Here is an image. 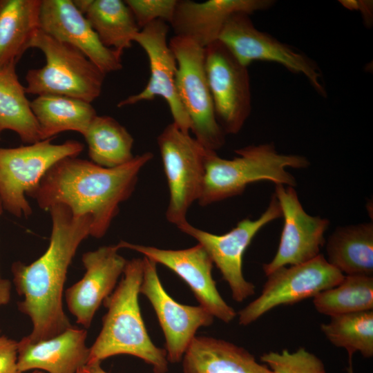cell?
Returning a JSON list of instances; mask_svg holds the SVG:
<instances>
[{
    "instance_id": "obj_1",
    "label": "cell",
    "mask_w": 373,
    "mask_h": 373,
    "mask_svg": "<svg viewBox=\"0 0 373 373\" xmlns=\"http://www.w3.org/2000/svg\"><path fill=\"white\" fill-rule=\"evenodd\" d=\"M52 229L45 253L30 265L12 263L13 283L23 300L19 310L31 320L32 332L26 336L37 342L57 336L72 327L63 309L66 274L81 242L90 236L88 216L74 215L65 205L51 207Z\"/></svg>"
},
{
    "instance_id": "obj_2",
    "label": "cell",
    "mask_w": 373,
    "mask_h": 373,
    "mask_svg": "<svg viewBox=\"0 0 373 373\" xmlns=\"http://www.w3.org/2000/svg\"><path fill=\"white\" fill-rule=\"evenodd\" d=\"M153 157L146 152L115 168L102 167L78 156L67 157L49 169L27 196L42 210L63 204L74 215L88 216L90 236L100 238L118 214L120 204L132 195L140 171Z\"/></svg>"
},
{
    "instance_id": "obj_3",
    "label": "cell",
    "mask_w": 373,
    "mask_h": 373,
    "mask_svg": "<svg viewBox=\"0 0 373 373\" xmlns=\"http://www.w3.org/2000/svg\"><path fill=\"white\" fill-rule=\"evenodd\" d=\"M143 268V258L128 260L121 281L103 301L107 312L102 329L90 347L88 363L128 354L151 365L154 373L168 372L166 352L152 342L140 312L138 296Z\"/></svg>"
},
{
    "instance_id": "obj_4",
    "label": "cell",
    "mask_w": 373,
    "mask_h": 373,
    "mask_svg": "<svg viewBox=\"0 0 373 373\" xmlns=\"http://www.w3.org/2000/svg\"><path fill=\"white\" fill-rule=\"evenodd\" d=\"M238 155L231 160L219 157L209 151L205 161L201 206L242 194L254 182H272L294 187L296 180L286 168L305 169L309 166L304 156L279 153L274 143L249 145L235 151Z\"/></svg>"
},
{
    "instance_id": "obj_5",
    "label": "cell",
    "mask_w": 373,
    "mask_h": 373,
    "mask_svg": "<svg viewBox=\"0 0 373 373\" xmlns=\"http://www.w3.org/2000/svg\"><path fill=\"white\" fill-rule=\"evenodd\" d=\"M30 48L40 50L46 63L26 73L27 94L62 95L90 104L99 97L106 75L78 49L40 30Z\"/></svg>"
},
{
    "instance_id": "obj_6",
    "label": "cell",
    "mask_w": 373,
    "mask_h": 373,
    "mask_svg": "<svg viewBox=\"0 0 373 373\" xmlns=\"http://www.w3.org/2000/svg\"><path fill=\"white\" fill-rule=\"evenodd\" d=\"M52 139L17 147H0V198L3 209L17 218L32 213L26 198L46 173L67 157H77L84 144L69 140L52 144Z\"/></svg>"
},
{
    "instance_id": "obj_7",
    "label": "cell",
    "mask_w": 373,
    "mask_h": 373,
    "mask_svg": "<svg viewBox=\"0 0 373 373\" xmlns=\"http://www.w3.org/2000/svg\"><path fill=\"white\" fill-rule=\"evenodd\" d=\"M169 46L177 61L176 90L191 121V131L205 149L216 152L224 144L225 134L215 115L205 72L204 48L178 35L171 39Z\"/></svg>"
},
{
    "instance_id": "obj_8",
    "label": "cell",
    "mask_w": 373,
    "mask_h": 373,
    "mask_svg": "<svg viewBox=\"0 0 373 373\" xmlns=\"http://www.w3.org/2000/svg\"><path fill=\"white\" fill-rule=\"evenodd\" d=\"M157 142L169 192L166 217L178 227L187 221L188 210L200 197L209 150L173 122L164 128Z\"/></svg>"
},
{
    "instance_id": "obj_9",
    "label": "cell",
    "mask_w": 373,
    "mask_h": 373,
    "mask_svg": "<svg viewBox=\"0 0 373 373\" xmlns=\"http://www.w3.org/2000/svg\"><path fill=\"white\" fill-rule=\"evenodd\" d=\"M344 276L321 254L307 262L280 267L267 276L260 295L238 312V323L246 326L276 307L314 298L337 285Z\"/></svg>"
},
{
    "instance_id": "obj_10",
    "label": "cell",
    "mask_w": 373,
    "mask_h": 373,
    "mask_svg": "<svg viewBox=\"0 0 373 373\" xmlns=\"http://www.w3.org/2000/svg\"><path fill=\"white\" fill-rule=\"evenodd\" d=\"M282 217L280 204L272 195L267 209L256 220L245 218L229 231L213 234L191 225L188 221L178 227L193 238L206 250L231 289L232 298L242 302L255 294V285L242 272L244 254L257 233L268 223Z\"/></svg>"
},
{
    "instance_id": "obj_11",
    "label": "cell",
    "mask_w": 373,
    "mask_h": 373,
    "mask_svg": "<svg viewBox=\"0 0 373 373\" xmlns=\"http://www.w3.org/2000/svg\"><path fill=\"white\" fill-rule=\"evenodd\" d=\"M245 66L254 61H267L283 65L294 73L303 75L316 92L325 97L322 73L316 62L305 54L257 29L245 12L233 14L225 23L218 39Z\"/></svg>"
},
{
    "instance_id": "obj_12",
    "label": "cell",
    "mask_w": 373,
    "mask_h": 373,
    "mask_svg": "<svg viewBox=\"0 0 373 373\" xmlns=\"http://www.w3.org/2000/svg\"><path fill=\"white\" fill-rule=\"evenodd\" d=\"M204 67L217 122L225 135L236 134L251 111L248 67L220 40L204 48Z\"/></svg>"
},
{
    "instance_id": "obj_13",
    "label": "cell",
    "mask_w": 373,
    "mask_h": 373,
    "mask_svg": "<svg viewBox=\"0 0 373 373\" xmlns=\"http://www.w3.org/2000/svg\"><path fill=\"white\" fill-rule=\"evenodd\" d=\"M143 265L140 294L146 297L155 312L164 336L169 363H179L198 329L211 325L214 317L200 305H187L175 301L160 280L157 264L144 257Z\"/></svg>"
},
{
    "instance_id": "obj_14",
    "label": "cell",
    "mask_w": 373,
    "mask_h": 373,
    "mask_svg": "<svg viewBox=\"0 0 373 373\" xmlns=\"http://www.w3.org/2000/svg\"><path fill=\"white\" fill-rule=\"evenodd\" d=\"M168 31L166 22L156 20L141 29L134 37L133 41L142 47L148 57L151 76L142 91L119 102L117 107L161 97L169 107L173 122L182 131L189 133L191 123L177 93L175 79L178 66L167 42Z\"/></svg>"
},
{
    "instance_id": "obj_15",
    "label": "cell",
    "mask_w": 373,
    "mask_h": 373,
    "mask_svg": "<svg viewBox=\"0 0 373 373\" xmlns=\"http://www.w3.org/2000/svg\"><path fill=\"white\" fill-rule=\"evenodd\" d=\"M119 249L136 251L161 264L177 274L191 289L200 305L214 318L229 323L237 313L220 294L212 277L213 261L200 245L184 249H163L155 247L137 245L126 241L117 244Z\"/></svg>"
},
{
    "instance_id": "obj_16",
    "label": "cell",
    "mask_w": 373,
    "mask_h": 373,
    "mask_svg": "<svg viewBox=\"0 0 373 373\" xmlns=\"http://www.w3.org/2000/svg\"><path fill=\"white\" fill-rule=\"evenodd\" d=\"M274 194L284 225L274 257L262 266L266 276L280 267L300 264L318 256L329 225L327 218L310 216L304 210L294 187L276 184Z\"/></svg>"
},
{
    "instance_id": "obj_17",
    "label": "cell",
    "mask_w": 373,
    "mask_h": 373,
    "mask_svg": "<svg viewBox=\"0 0 373 373\" xmlns=\"http://www.w3.org/2000/svg\"><path fill=\"white\" fill-rule=\"evenodd\" d=\"M39 30L81 51L105 75L122 68V55L104 46L72 0H41Z\"/></svg>"
},
{
    "instance_id": "obj_18",
    "label": "cell",
    "mask_w": 373,
    "mask_h": 373,
    "mask_svg": "<svg viewBox=\"0 0 373 373\" xmlns=\"http://www.w3.org/2000/svg\"><path fill=\"white\" fill-rule=\"evenodd\" d=\"M117 245L102 246L82 256L86 269L83 278L68 288V308L77 323L88 328L104 299L113 291L127 262L118 254Z\"/></svg>"
},
{
    "instance_id": "obj_19",
    "label": "cell",
    "mask_w": 373,
    "mask_h": 373,
    "mask_svg": "<svg viewBox=\"0 0 373 373\" xmlns=\"http://www.w3.org/2000/svg\"><path fill=\"white\" fill-rule=\"evenodd\" d=\"M273 0H178L171 22L175 35L189 38L202 48L218 39L227 21L233 14L270 8Z\"/></svg>"
},
{
    "instance_id": "obj_20",
    "label": "cell",
    "mask_w": 373,
    "mask_h": 373,
    "mask_svg": "<svg viewBox=\"0 0 373 373\" xmlns=\"http://www.w3.org/2000/svg\"><path fill=\"white\" fill-rule=\"evenodd\" d=\"M85 329L71 327L57 336L37 342L26 336L18 342L20 372L44 370L48 373H76L88 363L90 348Z\"/></svg>"
},
{
    "instance_id": "obj_21",
    "label": "cell",
    "mask_w": 373,
    "mask_h": 373,
    "mask_svg": "<svg viewBox=\"0 0 373 373\" xmlns=\"http://www.w3.org/2000/svg\"><path fill=\"white\" fill-rule=\"evenodd\" d=\"M182 363L183 373H273L244 347L206 336H195Z\"/></svg>"
},
{
    "instance_id": "obj_22",
    "label": "cell",
    "mask_w": 373,
    "mask_h": 373,
    "mask_svg": "<svg viewBox=\"0 0 373 373\" xmlns=\"http://www.w3.org/2000/svg\"><path fill=\"white\" fill-rule=\"evenodd\" d=\"M41 0H0V70L16 68L39 30Z\"/></svg>"
},
{
    "instance_id": "obj_23",
    "label": "cell",
    "mask_w": 373,
    "mask_h": 373,
    "mask_svg": "<svg viewBox=\"0 0 373 373\" xmlns=\"http://www.w3.org/2000/svg\"><path fill=\"white\" fill-rule=\"evenodd\" d=\"M102 44L122 55L140 30L124 1L74 0Z\"/></svg>"
},
{
    "instance_id": "obj_24",
    "label": "cell",
    "mask_w": 373,
    "mask_h": 373,
    "mask_svg": "<svg viewBox=\"0 0 373 373\" xmlns=\"http://www.w3.org/2000/svg\"><path fill=\"white\" fill-rule=\"evenodd\" d=\"M327 262L346 275L373 274V224L337 227L326 242Z\"/></svg>"
},
{
    "instance_id": "obj_25",
    "label": "cell",
    "mask_w": 373,
    "mask_h": 373,
    "mask_svg": "<svg viewBox=\"0 0 373 373\" xmlns=\"http://www.w3.org/2000/svg\"><path fill=\"white\" fill-rule=\"evenodd\" d=\"M39 127L41 140L65 131L82 135L97 115L90 103L62 95H39L30 102Z\"/></svg>"
},
{
    "instance_id": "obj_26",
    "label": "cell",
    "mask_w": 373,
    "mask_h": 373,
    "mask_svg": "<svg viewBox=\"0 0 373 373\" xmlns=\"http://www.w3.org/2000/svg\"><path fill=\"white\" fill-rule=\"evenodd\" d=\"M15 68L0 70V134L11 131L32 144L41 140L40 130Z\"/></svg>"
},
{
    "instance_id": "obj_27",
    "label": "cell",
    "mask_w": 373,
    "mask_h": 373,
    "mask_svg": "<svg viewBox=\"0 0 373 373\" xmlns=\"http://www.w3.org/2000/svg\"><path fill=\"white\" fill-rule=\"evenodd\" d=\"M93 163L105 168L124 165L133 159L134 140L115 119L96 115L83 135Z\"/></svg>"
},
{
    "instance_id": "obj_28",
    "label": "cell",
    "mask_w": 373,
    "mask_h": 373,
    "mask_svg": "<svg viewBox=\"0 0 373 373\" xmlns=\"http://www.w3.org/2000/svg\"><path fill=\"white\" fill-rule=\"evenodd\" d=\"M316 310L330 317L373 310V276L346 275L336 286L313 298Z\"/></svg>"
},
{
    "instance_id": "obj_29",
    "label": "cell",
    "mask_w": 373,
    "mask_h": 373,
    "mask_svg": "<svg viewBox=\"0 0 373 373\" xmlns=\"http://www.w3.org/2000/svg\"><path fill=\"white\" fill-rule=\"evenodd\" d=\"M321 329L332 345L345 349L348 357L357 352L364 358L373 356V310L332 316Z\"/></svg>"
},
{
    "instance_id": "obj_30",
    "label": "cell",
    "mask_w": 373,
    "mask_h": 373,
    "mask_svg": "<svg viewBox=\"0 0 373 373\" xmlns=\"http://www.w3.org/2000/svg\"><path fill=\"white\" fill-rule=\"evenodd\" d=\"M260 361L273 373H326L323 361L304 347L292 352L287 349L270 351L264 353Z\"/></svg>"
},
{
    "instance_id": "obj_31",
    "label": "cell",
    "mask_w": 373,
    "mask_h": 373,
    "mask_svg": "<svg viewBox=\"0 0 373 373\" xmlns=\"http://www.w3.org/2000/svg\"><path fill=\"white\" fill-rule=\"evenodd\" d=\"M178 0H126L141 30L156 20L171 23Z\"/></svg>"
},
{
    "instance_id": "obj_32",
    "label": "cell",
    "mask_w": 373,
    "mask_h": 373,
    "mask_svg": "<svg viewBox=\"0 0 373 373\" xmlns=\"http://www.w3.org/2000/svg\"><path fill=\"white\" fill-rule=\"evenodd\" d=\"M18 342L0 336V373H21L17 367Z\"/></svg>"
},
{
    "instance_id": "obj_33",
    "label": "cell",
    "mask_w": 373,
    "mask_h": 373,
    "mask_svg": "<svg viewBox=\"0 0 373 373\" xmlns=\"http://www.w3.org/2000/svg\"><path fill=\"white\" fill-rule=\"evenodd\" d=\"M11 282L0 276V306L7 305L10 300Z\"/></svg>"
},
{
    "instance_id": "obj_34",
    "label": "cell",
    "mask_w": 373,
    "mask_h": 373,
    "mask_svg": "<svg viewBox=\"0 0 373 373\" xmlns=\"http://www.w3.org/2000/svg\"><path fill=\"white\" fill-rule=\"evenodd\" d=\"M100 362L88 363L83 369L84 373H108L100 365Z\"/></svg>"
},
{
    "instance_id": "obj_35",
    "label": "cell",
    "mask_w": 373,
    "mask_h": 373,
    "mask_svg": "<svg viewBox=\"0 0 373 373\" xmlns=\"http://www.w3.org/2000/svg\"><path fill=\"white\" fill-rule=\"evenodd\" d=\"M352 358V357H349V367H347V373H354Z\"/></svg>"
},
{
    "instance_id": "obj_36",
    "label": "cell",
    "mask_w": 373,
    "mask_h": 373,
    "mask_svg": "<svg viewBox=\"0 0 373 373\" xmlns=\"http://www.w3.org/2000/svg\"><path fill=\"white\" fill-rule=\"evenodd\" d=\"M3 210L4 209H3L2 202H1V198H0V216L2 215ZM0 276H1V272H0Z\"/></svg>"
},
{
    "instance_id": "obj_37",
    "label": "cell",
    "mask_w": 373,
    "mask_h": 373,
    "mask_svg": "<svg viewBox=\"0 0 373 373\" xmlns=\"http://www.w3.org/2000/svg\"><path fill=\"white\" fill-rule=\"evenodd\" d=\"M42 372L40 370H33L31 373H41Z\"/></svg>"
},
{
    "instance_id": "obj_38",
    "label": "cell",
    "mask_w": 373,
    "mask_h": 373,
    "mask_svg": "<svg viewBox=\"0 0 373 373\" xmlns=\"http://www.w3.org/2000/svg\"><path fill=\"white\" fill-rule=\"evenodd\" d=\"M41 373H44V372H42ZM76 373H84V372H83L82 369H81V370H78Z\"/></svg>"
},
{
    "instance_id": "obj_39",
    "label": "cell",
    "mask_w": 373,
    "mask_h": 373,
    "mask_svg": "<svg viewBox=\"0 0 373 373\" xmlns=\"http://www.w3.org/2000/svg\"><path fill=\"white\" fill-rule=\"evenodd\" d=\"M0 334H1V330H0Z\"/></svg>"
}]
</instances>
